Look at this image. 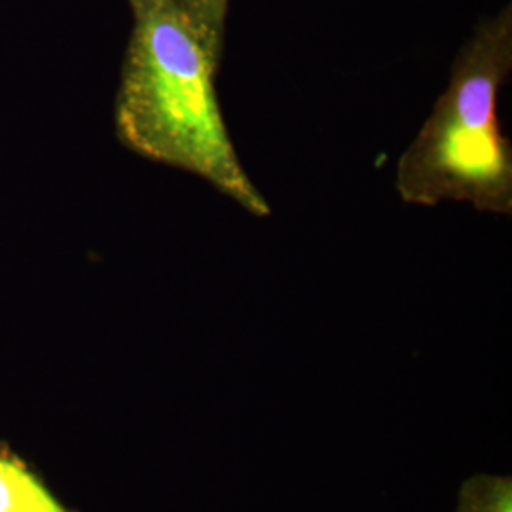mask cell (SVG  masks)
<instances>
[{"label":"cell","mask_w":512,"mask_h":512,"mask_svg":"<svg viewBox=\"0 0 512 512\" xmlns=\"http://www.w3.org/2000/svg\"><path fill=\"white\" fill-rule=\"evenodd\" d=\"M0 512H69L18 456L0 448Z\"/></svg>","instance_id":"obj_3"},{"label":"cell","mask_w":512,"mask_h":512,"mask_svg":"<svg viewBox=\"0 0 512 512\" xmlns=\"http://www.w3.org/2000/svg\"><path fill=\"white\" fill-rule=\"evenodd\" d=\"M133 31L114 103L124 147L200 177L255 217L272 209L230 137L217 92L222 42L179 0H129Z\"/></svg>","instance_id":"obj_1"},{"label":"cell","mask_w":512,"mask_h":512,"mask_svg":"<svg viewBox=\"0 0 512 512\" xmlns=\"http://www.w3.org/2000/svg\"><path fill=\"white\" fill-rule=\"evenodd\" d=\"M179 2L196 18V21L202 25L211 37L217 38L219 42L224 44V29H220L219 25L215 23V19L209 12L207 0H179Z\"/></svg>","instance_id":"obj_5"},{"label":"cell","mask_w":512,"mask_h":512,"mask_svg":"<svg viewBox=\"0 0 512 512\" xmlns=\"http://www.w3.org/2000/svg\"><path fill=\"white\" fill-rule=\"evenodd\" d=\"M207 4H209V12L215 19V23L219 25L220 29H226V16H228L230 0H207Z\"/></svg>","instance_id":"obj_6"},{"label":"cell","mask_w":512,"mask_h":512,"mask_svg":"<svg viewBox=\"0 0 512 512\" xmlns=\"http://www.w3.org/2000/svg\"><path fill=\"white\" fill-rule=\"evenodd\" d=\"M458 512H512L511 478L471 476L459 490Z\"/></svg>","instance_id":"obj_4"},{"label":"cell","mask_w":512,"mask_h":512,"mask_svg":"<svg viewBox=\"0 0 512 512\" xmlns=\"http://www.w3.org/2000/svg\"><path fill=\"white\" fill-rule=\"evenodd\" d=\"M512 71V10L476 25L454 59L450 80L397 164L404 203H469L511 217L512 147L497 103Z\"/></svg>","instance_id":"obj_2"}]
</instances>
